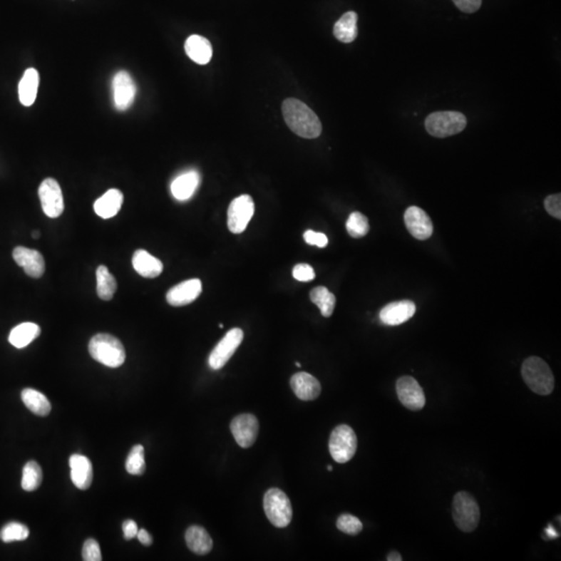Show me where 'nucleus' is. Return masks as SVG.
<instances>
[{
	"instance_id": "21",
	"label": "nucleus",
	"mask_w": 561,
	"mask_h": 561,
	"mask_svg": "<svg viewBox=\"0 0 561 561\" xmlns=\"http://www.w3.org/2000/svg\"><path fill=\"white\" fill-rule=\"evenodd\" d=\"M123 201H124V195L122 192L117 188H111L95 202V212L102 219H111L121 210Z\"/></svg>"
},
{
	"instance_id": "20",
	"label": "nucleus",
	"mask_w": 561,
	"mask_h": 561,
	"mask_svg": "<svg viewBox=\"0 0 561 561\" xmlns=\"http://www.w3.org/2000/svg\"><path fill=\"white\" fill-rule=\"evenodd\" d=\"M199 173L188 171L179 175L171 184L173 197L178 201H187L197 192L200 184Z\"/></svg>"
},
{
	"instance_id": "38",
	"label": "nucleus",
	"mask_w": 561,
	"mask_h": 561,
	"mask_svg": "<svg viewBox=\"0 0 561 561\" xmlns=\"http://www.w3.org/2000/svg\"><path fill=\"white\" fill-rule=\"evenodd\" d=\"M545 208L551 217L561 220V195H551L545 200Z\"/></svg>"
},
{
	"instance_id": "9",
	"label": "nucleus",
	"mask_w": 561,
	"mask_h": 561,
	"mask_svg": "<svg viewBox=\"0 0 561 561\" xmlns=\"http://www.w3.org/2000/svg\"><path fill=\"white\" fill-rule=\"evenodd\" d=\"M242 340H244L242 329L238 328L230 329L211 351L208 359L209 366L215 370L222 369L232 358L236 349L242 344Z\"/></svg>"
},
{
	"instance_id": "19",
	"label": "nucleus",
	"mask_w": 561,
	"mask_h": 561,
	"mask_svg": "<svg viewBox=\"0 0 561 561\" xmlns=\"http://www.w3.org/2000/svg\"><path fill=\"white\" fill-rule=\"evenodd\" d=\"M71 468V479L75 487L79 490H88L92 485L93 465L86 456L73 454L69 460Z\"/></svg>"
},
{
	"instance_id": "10",
	"label": "nucleus",
	"mask_w": 561,
	"mask_h": 561,
	"mask_svg": "<svg viewBox=\"0 0 561 561\" xmlns=\"http://www.w3.org/2000/svg\"><path fill=\"white\" fill-rule=\"evenodd\" d=\"M38 197L43 211L50 219H56L63 215L65 209L63 192L56 179L47 178L41 183Z\"/></svg>"
},
{
	"instance_id": "42",
	"label": "nucleus",
	"mask_w": 561,
	"mask_h": 561,
	"mask_svg": "<svg viewBox=\"0 0 561 561\" xmlns=\"http://www.w3.org/2000/svg\"><path fill=\"white\" fill-rule=\"evenodd\" d=\"M136 537L138 538L140 540V544L144 545V546H151L152 542H153V538H152L151 535H149L147 530L145 529H138V535Z\"/></svg>"
},
{
	"instance_id": "12",
	"label": "nucleus",
	"mask_w": 561,
	"mask_h": 561,
	"mask_svg": "<svg viewBox=\"0 0 561 561\" xmlns=\"http://www.w3.org/2000/svg\"><path fill=\"white\" fill-rule=\"evenodd\" d=\"M113 103L120 111L128 110L136 96V86L131 75L119 71L113 79Z\"/></svg>"
},
{
	"instance_id": "33",
	"label": "nucleus",
	"mask_w": 561,
	"mask_h": 561,
	"mask_svg": "<svg viewBox=\"0 0 561 561\" xmlns=\"http://www.w3.org/2000/svg\"><path fill=\"white\" fill-rule=\"evenodd\" d=\"M29 537V529L18 522H10L0 530V540L4 542H22Z\"/></svg>"
},
{
	"instance_id": "32",
	"label": "nucleus",
	"mask_w": 561,
	"mask_h": 561,
	"mask_svg": "<svg viewBox=\"0 0 561 561\" xmlns=\"http://www.w3.org/2000/svg\"><path fill=\"white\" fill-rule=\"evenodd\" d=\"M127 472L131 475H142L146 471V462H145V451L142 445H135L131 449L130 453L126 460Z\"/></svg>"
},
{
	"instance_id": "11",
	"label": "nucleus",
	"mask_w": 561,
	"mask_h": 561,
	"mask_svg": "<svg viewBox=\"0 0 561 561\" xmlns=\"http://www.w3.org/2000/svg\"><path fill=\"white\" fill-rule=\"evenodd\" d=\"M396 392L401 403L411 411H420L426 403L421 386L412 376H403L397 381Z\"/></svg>"
},
{
	"instance_id": "3",
	"label": "nucleus",
	"mask_w": 561,
	"mask_h": 561,
	"mask_svg": "<svg viewBox=\"0 0 561 561\" xmlns=\"http://www.w3.org/2000/svg\"><path fill=\"white\" fill-rule=\"evenodd\" d=\"M522 378L529 389L538 395H549L555 386L553 372L549 365L538 356H530L522 365Z\"/></svg>"
},
{
	"instance_id": "30",
	"label": "nucleus",
	"mask_w": 561,
	"mask_h": 561,
	"mask_svg": "<svg viewBox=\"0 0 561 561\" xmlns=\"http://www.w3.org/2000/svg\"><path fill=\"white\" fill-rule=\"evenodd\" d=\"M310 299L312 303L319 308L322 316L331 317L333 314L334 309L336 305V297L328 288L324 286H318V287L312 289L310 292Z\"/></svg>"
},
{
	"instance_id": "16",
	"label": "nucleus",
	"mask_w": 561,
	"mask_h": 561,
	"mask_svg": "<svg viewBox=\"0 0 561 561\" xmlns=\"http://www.w3.org/2000/svg\"><path fill=\"white\" fill-rule=\"evenodd\" d=\"M202 292V283L199 279L186 280L174 286L167 293V302L173 307L190 305Z\"/></svg>"
},
{
	"instance_id": "7",
	"label": "nucleus",
	"mask_w": 561,
	"mask_h": 561,
	"mask_svg": "<svg viewBox=\"0 0 561 561\" xmlns=\"http://www.w3.org/2000/svg\"><path fill=\"white\" fill-rule=\"evenodd\" d=\"M356 447H358V439L351 426L341 424L331 431L329 449L335 462L339 464L349 462L356 454Z\"/></svg>"
},
{
	"instance_id": "41",
	"label": "nucleus",
	"mask_w": 561,
	"mask_h": 561,
	"mask_svg": "<svg viewBox=\"0 0 561 561\" xmlns=\"http://www.w3.org/2000/svg\"><path fill=\"white\" fill-rule=\"evenodd\" d=\"M138 532V524L133 520H126L123 523V533H124L125 540H129L136 537Z\"/></svg>"
},
{
	"instance_id": "46",
	"label": "nucleus",
	"mask_w": 561,
	"mask_h": 561,
	"mask_svg": "<svg viewBox=\"0 0 561 561\" xmlns=\"http://www.w3.org/2000/svg\"><path fill=\"white\" fill-rule=\"evenodd\" d=\"M328 470L329 471H333V467H331V465H329Z\"/></svg>"
},
{
	"instance_id": "23",
	"label": "nucleus",
	"mask_w": 561,
	"mask_h": 561,
	"mask_svg": "<svg viewBox=\"0 0 561 561\" xmlns=\"http://www.w3.org/2000/svg\"><path fill=\"white\" fill-rule=\"evenodd\" d=\"M185 52L190 60L199 65H206L212 58V46L207 38L192 35L186 40Z\"/></svg>"
},
{
	"instance_id": "13",
	"label": "nucleus",
	"mask_w": 561,
	"mask_h": 561,
	"mask_svg": "<svg viewBox=\"0 0 561 561\" xmlns=\"http://www.w3.org/2000/svg\"><path fill=\"white\" fill-rule=\"evenodd\" d=\"M230 428L236 443L242 448H249L258 437V419L252 414H242L234 418Z\"/></svg>"
},
{
	"instance_id": "29",
	"label": "nucleus",
	"mask_w": 561,
	"mask_h": 561,
	"mask_svg": "<svg viewBox=\"0 0 561 561\" xmlns=\"http://www.w3.org/2000/svg\"><path fill=\"white\" fill-rule=\"evenodd\" d=\"M97 294L103 301H110L117 292L118 284L108 267L100 265L96 272Z\"/></svg>"
},
{
	"instance_id": "35",
	"label": "nucleus",
	"mask_w": 561,
	"mask_h": 561,
	"mask_svg": "<svg viewBox=\"0 0 561 561\" xmlns=\"http://www.w3.org/2000/svg\"><path fill=\"white\" fill-rule=\"evenodd\" d=\"M337 528L343 533L356 535L362 531L363 524L358 518L349 513L340 515L337 520Z\"/></svg>"
},
{
	"instance_id": "4",
	"label": "nucleus",
	"mask_w": 561,
	"mask_h": 561,
	"mask_svg": "<svg viewBox=\"0 0 561 561\" xmlns=\"http://www.w3.org/2000/svg\"><path fill=\"white\" fill-rule=\"evenodd\" d=\"M452 517L464 532L475 530L480 520V510L474 497L467 492H458L452 502Z\"/></svg>"
},
{
	"instance_id": "27",
	"label": "nucleus",
	"mask_w": 561,
	"mask_h": 561,
	"mask_svg": "<svg viewBox=\"0 0 561 561\" xmlns=\"http://www.w3.org/2000/svg\"><path fill=\"white\" fill-rule=\"evenodd\" d=\"M358 15L356 13L351 12L345 13L344 15L336 22L334 26V36L338 41L342 43H351L356 40L358 36Z\"/></svg>"
},
{
	"instance_id": "44",
	"label": "nucleus",
	"mask_w": 561,
	"mask_h": 561,
	"mask_svg": "<svg viewBox=\"0 0 561 561\" xmlns=\"http://www.w3.org/2000/svg\"><path fill=\"white\" fill-rule=\"evenodd\" d=\"M547 535H548L549 538H555L558 537L557 533H556V531L554 530L551 526H549L548 529H547Z\"/></svg>"
},
{
	"instance_id": "17",
	"label": "nucleus",
	"mask_w": 561,
	"mask_h": 561,
	"mask_svg": "<svg viewBox=\"0 0 561 561\" xmlns=\"http://www.w3.org/2000/svg\"><path fill=\"white\" fill-rule=\"evenodd\" d=\"M416 313V305L411 301L394 302L384 307L379 318L386 326H399L411 319Z\"/></svg>"
},
{
	"instance_id": "43",
	"label": "nucleus",
	"mask_w": 561,
	"mask_h": 561,
	"mask_svg": "<svg viewBox=\"0 0 561 561\" xmlns=\"http://www.w3.org/2000/svg\"><path fill=\"white\" fill-rule=\"evenodd\" d=\"M388 561H401L403 560V557H401V554L398 552H391L389 555L387 557Z\"/></svg>"
},
{
	"instance_id": "28",
	"label": "nucleus",
	"mask_w": 561,
	"mask_h": 561,
	"mask_svg": "<svg viewBox=\"0 0 561 561\" xmlns=\"http://www.w3.org/2000/svg\"><path fill=\"white\" fill-rule=\"evenodd\" d=\"M21 398L26 408L34 414L45 417V416L49 415L50 411H51V404H50L48 398L40 391L26 388L22 391Z\"/></svg>"
},
{
	"instance_id": "25",
	"label": "nucleus",
	"mask_w": 561,
	"mask_h": 561,
	"mask_svg": "<svg viewBox=\"0 0 561 561\" xmlns=\"http://www.w3.org/2000/svg\"><path fill=\"white\" fill-rule=\"evenodd\" d=\"M38 85H40L38 72L34 68H29L24 72L19 83V88H18L21 104H24V106H31L35 103Z\"/></svg>"
},
{
	"instance_id": "14",
	"label": "nucleus",
	"mask_w": 561,
	"mask_h": 561,
	"mask_svg": "<svg viewBox=\"0 0 561 561\" xmlns=\"http://www.w3.org/2000/svg\"><path fill=\"white\" fill-rule=\"evenodd\" d=\"M404 224L408 232L418 240H426L433 235V225L431 217L417 206H411L404 213Z\"/></svg>"
},
{
	"instance_id": "8",
	"label": "nucleus",
	"mask_w": 561,
	"mask_h": 561,
	"mask_svg": "<svg viewBox=\"0 0 561 561\" xmlns=\"http://www.w3.org/2000/svg\"><path fill=\"white\" fill-rule=\"evenodd\" d=\"M255 212L251 195H242L231 202L228 209V228L234 234L244 232Z\"/></svg>"
},
{
	"instance_id": "22",
	"label": "nucleus",
	"mask_w": 561,
	"mask_h": 561,
	"mask_svg": "<svg viewBox=\"0 0 561 561\" xmlns=\"http://www.w3.org/2000/svg\"><path fill=\"white\" fill-rule=\"evenodd\" d=\"M133 265L138 274L148 279L158 278L163 270V262L145 249H138L133 254Z\"/></svg>"
},
{
	"instance_id": "40",
	"label": "nucleus",
	"mask_w": 561,
	"mask_h": 561,
	"mask_svg": "<svg viewBox=\"0 0 561 561\" xmlns=\"http://www.w3.org/2000/svg\"><path fill=\"white\" fill-rule=\"evenodd\" d=\"M452 1L462 12L471 14L475 13L480 9L483 0H452Z\"/></svg>"
},
{
	"instance_id": "6",
	"label": "nucleus",
	"mask_w": 561,
	"mask_h": 561,
	"mask_svg": "<svg viewBox=\"0 0 561 561\" xmlns=\"http://www.w3.org/2000/svg\"><path fill=\"white\" fill-rule=\"evenodd\" d=\"M263 506L267 519L274 526L285 528L292 522V502L280 488H269L265 493Z\"/></svg>"
},
{
	"instance_id": "34",
	"label": "nucleus",
	"mask_w": 561,
	"mask_h": 561,
	"mask_svg": "<svg viewBox=\"0 0 561 561\" xmlns=\"http://www.w3.org/2000/svg\"><path fill=\"white\" fill-rule=\"evenodd\" d=\"M347 233L353 238L364 237L369 232V222L364 215L361 212H353L346 222Z\"/></svg>"
},
{
	"instance_id": "1",
	"label": "nucleus",
	"mask_w": 561,
	"mask_h": 561,
	"mask_svg": "<svg viewBox=\"0 0 561 561\" xmlns=\"http://www.w3.org/2000/svg\"><path fill=\"white\" fill-rule=\"evenodd\" d=\"M284 120L292 131L301 138H316L321 135L319 118L307 104L294 98H288L282 104Z\"/></svg>"
},
{
	"instance_id": "5",
	"label": "nucleus",
	"mask_w": 561,
	"mask_h": 561,
	"mask_svg": "<svg viewBox=\"0 0 561 561\" xmlns=\"http://www.w3.org/2000/svg\"><path fill=\"white\" fill-rule=\"evenodd\" d=\"M467 126V119L458 111H437L426 120V128L429 135L444 138L462 133Z\"/></svg>"
},
{
	"instance_id": "39",
	"label": "nucleus",
	"mask_w": 561,
	"mask_h": 561,
	"mask_svg": "<svg viewBox=\"0 0 561 561\" xmlns=\"http://www.w3.org/2000/svg\"><path fill=\"white\" fill-rule=\"evenodd\" d=\"M304 240H305L307 244L315 245V247H326L329 244V240L326 234L314 232L312 230H308L304 233Z\"/></svg>"
},
{
	"instance_id": "36",
	"label": "nucleus",
	"mask_w": 561,
	"mask_h": 561,
	"mask_svg": "<svg viewBox=\"0 0 561 561\" xmlns=\"http://www.w3.org/2000/svg\"><path fill=\"white\" fill-rule=\"evenodd\" d=\"M83 560L85 561H101V550L97 540L88 538L83 544Z\"/></svg>"
},
{
	"instance_id": "2",
	"label": "nucleus",
	"mask_w": 561,
	"mask_h": 561,
	"mask_svg": "<svg viewBox=\"0 0 561 561\" xmlns=\"http://www.w3.org/2000/svg\"><path fill=\"white\" fill-rule=\"evenodd\" d=\"M88 351L104 366L118 368L124 364L126 351L122 342L110 334H97L88 343Z\"/></svg>"
},
{
	"instance_id": "26",
	"label": "nucleus",
	"mask_w": 561,
	"mask_h": 561,
	"mask_svg": "<svg viewBox=\"0 0 561 561\" xmlns=\"http://www.w3.org/2000/svg\"><path fill=\"white\" fill-rule=\"evenodd\" d=\"M41 334V328L34 322H24L18 324L11 331L9 341L16 349H24L37 339Z\"/></svg>"
},
{
	"instance_id": "18",
	"label": "nucleus",
	"mask_w": 561,
	"mask_h": 561,
	"mask_svg": "<svg viewBox=\"0 0 561 561\" xmlns=\"http://www.w3.org/2000/svg\"><path fill=\"white\" fill-rule=\"evenodd\" d=\"M293 392L301 401H314L321 392V386L314 376L307 372L295 374L290 379Z\"/></svg>"
},
{
	"instance_id": "31",
	"label": "nucleus",
	"mask_w": 561,
	"mask_h": 561,
	"mask_svg": "<svg viewBox=\"0 0 561 561\" xmlns=\"http://www.w3.org/2000/svg\"><path fill=\"white\" fill-rule=\"evenodd\" d=\"M43 472L40 465L35 460L26 463L22 474L21 485L26 492H33L37 490L42 483Z\"/></svg>"
},
{
	"instance_id": "24",
	"label": "nucleus",
	"mask_w": 561,
	"mask_h": 561,
	"mask_svg": "<svg viewBox=\"0 0 561 561\" xmlns=\"http://www.w3.org/2000/svg\"><path fill=\"white\" fill-rule=\"evenodd\" d=\"M185 542L188 549L197 555H206L213 547L212 538L201 526H190L186 530Z\"/></svg>"
},
{
	"instance_id": "47",
	"label": "nucleus",
	"mask_w": 561,
	"mask_h": 561,
	"mask_svg": "<svg viewBox=\"0 0 561 561\" xmlns=\"http://www.w3.org/2000/svg\"><path fill=\"white\" fill-rule=\"evenodd\" d=\"M295 365H297V367H301V363L297 362Z\"/></svg>"
},
{
	"instance_id": "45",
	"label": "nucleus",
	"mask_w": 561,
	"mask_h": 561,
	"mask_svg": "<svg viewBox=\"0 0 561 561\" xmlns=\"http://www.w3.org/2000/svg\"><path fill=\"white\" fill-rule=\"evenodd\" d=\"M33 237L35 238V240H38V238L40 237V232H38V231H35V232L33 233Z\"/></svg>"
},
{
	"instance_id": "37",
	"label": "nucleus",
	"mask_w": 561,
	"mask_h": 561,
	"mask_svg": "<svg viewBox=\"0 0 561 561\" xmlns=\"http://www.w3.org/2000/svg\"><path fill=\"white\" fill-rule=\"evenodd\" d=\"M292 276L295 280L299 282H311L315 279V272L310 265L299 263L293 267Z\"/></svg>"
},
{
	"instance_id": "15",
	"label": "nucleus",
	"mask_w": 561,
	"mask_h": 561,
	"mask_svg": "<svg viewBox=\"0 0 561 561\" xmlns=\"http://www.w3.org/2000/svg\"><path fill=\"white\" fill-rule=\"evenodd\" d=\"M13 258L31 278L38 279L44 274L45 260L40 252L29 247H17L13 251Z\"/></svg>"
}]
</instances>
